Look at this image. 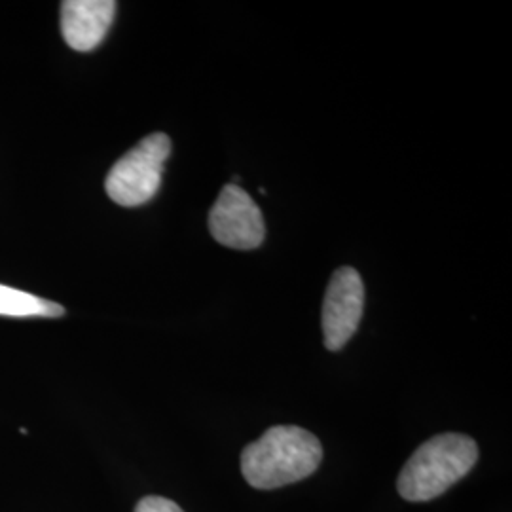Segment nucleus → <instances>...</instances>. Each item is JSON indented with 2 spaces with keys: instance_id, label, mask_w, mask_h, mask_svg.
Wrapping results in <instances>:
<instances>
[{
  "instance_id": "1",
  "label": "nucleus",
  "mask_w": 512,
  "mask_h": 512,
  "mask_svg": "<svg viewBox=\"0 0 512 512\" xmlns=\"http://www.w3.org/2000/svg\"><path fill=\"white\" fill-rule=\"evenodd\" d=\"M323 446L317 437L296 425H275L245 446L241 473L258 490H275L304 480L317 471Z\"/></svg>"
},
{
  "instance_id": "2",
  "label": "nucleus",
  "mask_w": 512,
  "mask_h": 512,
  "mask_svg": "<svg viewBox=\"0 0 512 512\" xmlns=\"http://www.w3.org/2000/svg\"><path fill=\"white\" fill-rule=\"evenodd\" d=\"M478 459L475 440L461 433H442L412 454L397 480V490L406 501H429L444 494L465 475Z\"/></svg>"
},
{
  "instance_id": "3",
  "label": "nucleus",
  "mask_w": 512,
  "mask_h": 512,
  "mask_svg": "<svg viewBox=\"0 0 512 512\" xmlns=\"http://www.w3.org/2000/svg\"><path fill=\"white\" fill-rule=\"evenodd\" d=\"M171 154V139L152 133L122 156L107 175L105 190L110 200L122 207H139L160 190L164 165Z\"/></svg>"
},
{
  "instance_id": "4",
  "label": "nucleus",
  "mask_w": 512,
  "mask_h": 512,
  "mask_svg": "<svg viewBox=\"0 0 512 512\" xmlns=\"http://www.w3.org/2000/svg\"><path fill=\"white\" fill-rule=\"evenodd\" d=\"M209 232L224 247L251 251L266 238V224L255 200L239 184L230 183L220 190L209 213Z\"/></svg>"
},
{
  "instance_id": "5",
  "label": "nucleus",
  "mask_w": 512,
  "mask_h": 512,
  "mask_svg": "<svg viewBox=\"0 0 512 512\" xmlns=\"http://www.w3.org/2000/svg\"><path fill=\"white\" fill-rule=\"evenodd\" d=\"M365 310V285L355 268H338L325 293L321 325L325 346L340 351L359 329Z\"/></svg>"
},
{
  "instance_id": "6",
  "label": "nucleus",
  "mask_w": 512,
  "mask_h": 512,
  "mask_svg": "<svg viewBox=\"0 0 512 512\" xmlns=\"http://www.w3.org/2000/svg\"><path fill=\"white\" fill-rule=\"evenodd\" d=\"M116 14L114 0H65L61 33L76 52H92L107 37Z\"/></svg>"
},
{
  "instance_id": "7",
  "label": "nucleus",
  "mask_w": 512,
  "mask_h": 512,
  "mask_svg": "<svg viewBox=\"0 0 512 512\" xmlns=\"http://www.w3.org/2000/svg\"><path fill=\"white\" fill-rule=\"evenodd\" d=\"M0 315L6 317H63L65 308L35 294L0 285Z\"/></svg>"
},
{
  "instance_id": "8",
  "label": "nucleus",
  "mask_w": 512,
  "mask_h": 512,
  "mask_svg": "<svg viewBox=\"0 0 512 512\" xmlns=\"http://www.w3.org/2000/svg\"><path fill=\"white\" fill-rule=\"evenodd\" d=\"M135 512H184L175 501L158 497V495H148L141 499L135 507Z\"/></svg>"
}]
</instances>
